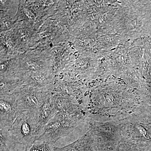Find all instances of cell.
Here are the masks:
<instances>
[{
    "label": "cell",
    "instance_id": "6da1fadb",
    "mask_svg": "<svg viewBox=\"0 0 151 151\" xmlns=\"http://www.w3.org/2000/svg\"><path fill=\"white\" fill-rule=\"evenodd\" d=\"M77 122L72 114L66 112H58L45 125L36 140L54 145L60 138L70 134L77 126Z\"/></svg>",
    "mask_w": 151,
    "mask_h": 151
},
{
    "label": "cell",
    "instance_id": "7a4b0ae2",
    "mask_svg": "<svg viewBox=\"0 0 151 151\" xmlns=\"http://www.w3.org/2000/svg\"><path fill=\"white\" fill-rule=\"evenodd\" d=\"M38 110L23 112L17 117L9 130L16 140L30 147L38 137Z\"/></svg>",
    "mask_w": 151,
    "mask_h": 151
},
{
    "label": "cell",
    "instance_id": "3957f363",
    "mask_svg": "<svg viewBox=\"0 0 151 151\" xmlns=\"http://www.w3.org/2000/svg\"><path fill=\"white\" fill-rule=\"evenodd\" d=\"M21 113L17 106L16 97L14 94L1 95L0 101L1 128L10 129L17 117Z\"/></svg>",
    "mask_w": 151,
    "mask_h": 151
},
{
    "label": "cell",
    "instance_id": "277c9868",
    "mask_svg": "<svg viewBox=\"0 0 151 151\" xmlns=\"http://www.w3.org/2000/svg\"><path fill=\"white\" fill-rule=\"evenodd\" d=\"M58 111L55 105L53 97L47 95L38 110L37 133L38 137L43 131L44 127L54 116Z\"/></svg>",
    "mask_w": 151,
    "mask_h": 151
},
{
    "label": "cell",
    "instance_id": "5b68a950",
    "mask_svg": "<svg viewBox=\"0 0 151 151\" xmlns=\"http://www.w3.org/2000/svg\"><path fill=\"white\" fill-rule=\"evenodd\" d=\"M0 151H28L29 148L16 140L10 133L9 129L1 128Z\"/></svg>",
    "mask_w": 151,
    "mask_h": 151
},
{
    "label": "cell",
    "instance_id": "8992f818",
    "mask_svg": "<svg viewBox=\"0 0 151 151\" xmlns=\"http://www.w3.org/2000/svg\"><path fill=\"white\" fill-rule=\"evenodd\" d=\"M54 147L53 145L36 140L28 151H54Z\"/></svg>",
    "mask_w": 151,
    "mask_h": 151
},
{
    "label": "cell",
    "instance_id": "52a82bcc",
    "mask_svg": "<svg viewBox=\"0 0 151 151\" xmlns=\"http://www.w3.org/2000/svg\"><path fill=\"white\" fill-rule=\"evenodd\" d=\"M82 139L63 147H54V151H81Z\"/></svg>",
    "mask_w": 151,
    "mask_h": 151
}]
</instances>
